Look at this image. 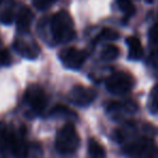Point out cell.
I'll list each match as a JSON object with an SVG mask.
<instances>
[{
	"label": "cell",
	"instance_id": "8992f818",
	"mask_svg": "<svg viewBox=\"0 0 158 158\" xmlns=\"http://www.w3.org/2000/svg\"><path fill=\"white\" fill-rule=\"evenodd\" d=\"M87 54L85 51L73 48V47L66 48L60 52V60L62 64L68 69H79L85 64Z\"/></svg>",
	"mask_w": 158,
	"mask_h": 158
},
{
	"label": "cell",
	"instance_id": "9c48e42d",
	"mask_svg": "<svg viewBox=\"0 0 158 158\" xmlns=\"http://www.w3.org/2000/svg\"><path fill=\"white\" fill-rule=\"evenodd\" d=\"M136 110V104L131 101L113 102L108 105V113L115 117L120 118L127 114H133Z\"/></svg>",
	"mask_w": 158,
	"mask_h": 158
},
{
	"label": "cell",
	"instance_id": "e0dca14e",
	"mask_svg": "<svg viewBox=\"0 0 158 158\" xmlns=\"http://www.w3.org/2000/svg\"><path fill=\"white\" fill-rule=\"evenodd\" d=\"M55 2H56V0H33L35 8L39 11H44V10L49 9Z\"/></svg>",
	"mask_w": 158,
	"mask_h": 158
},
{
	"label": "cell",
	"instance_id": "277c9868",
	"mask_svg": "<svg viewBox=\"0 0 158 158\" xmlns=\"http://www.w3.org/2000/svg\"><path fill=\"white\" fill-rule=\"evenodd\" d=\"M134 79L127 72H116L106 79V89L112 94L125 95L132 90Z\"/></svg>",
	"mask_w": 158,
	"mask_h": 158
},
{
	"label": "cell",
	"instance_id": "ffe728a7",
	"mask_svg": "<svg viewBox=\"0 0 158 158\" xmlns=\"http://www.w3.org/2000/svg\"><path fill=\"white\" fill-rule=\"evenodd\" d=\"M149 38L153 42L158 44V22L153 25V27L149 31Z\"/></svg>",
	"mask_w": 158,
	"mask_h": 158
},
{
	"label": "cell",
	"instance_id": "ba28073f",
	"mask_svg": "<svg viewBox=\"0 0 158 158\" xmlns=\"http://www.w3.org/2000/svg\"><path fill=\"white\" fill-rule=\"evenodd\" d=\"M14 49L26 59H36L39 54V47L37 46L34 40L27 39V38L20 36L16 37L14 40Z\"/></svg>",
	"mask_w": 158,
	"mask_h": 158
},
{
	"label": "cell",
	"instance_id": "5b68a950",
	"mask_svg": "<svg viewBox=\"0 0 158 158\" xmlns=\"http://www.w3.org/2000/svg\"><path fill=\"white\" fill-rule=\"evenodd\" d=\"M25 102L36 114H41L47 105V95L41 87L33 85L27 88L25 92Z\"/></svg>",
	"mask_w": 158,
	"mask_h": 158
},
{
	"label": "cell",
	"instance_id": "5bb4252c",
	"mask_svg": "<svg viewBox=\"0 0 158 158\" xmlns=\"http://www.w3.org/2000/svg\"><path fill=\"white\" fill-rule=\"evenodd\" d=\"M118 38V33L112 28H105L98 35V40L104 42L115 41Z\"/></svg>",
	"mask_w": 158,
	"mask_h": 158
},
{
	"label": "cell",
	"instance_id": "9a60e30c",
	"mask_svg": "<svg viewBox=\"0 0 158 158\" xmlns=\"http://www.w3.org/2000/svg\"><path fill=\"white\" fill-rule=\"evenodd\" d=\"M149 110L154 114L158 113V85H156L149 93Z\"/></svg>",
	"mask_w": 158,
	"mask_h": 158
},
{
	"label": "cell",
	"instance_id": "4fadbf2b",
	"mask_svg": "<svg viewBox=\"0 0 158 158\" xmlns=\"http://www.w3.org/2000/svg\"><path fill=\"white\" fill-rule=\"evenodd\" d=\"M119 55V49L114 44H107L106 47H104V49L101 52V57L103 61L110 62L113 60L117 59Z\"/></svg>",
	"mask_w": 158,
	"mask_h": 158
},
{
	"label": "cell",
	"instance_id": "8fae6325",
	"mask_svg": "<svg viewBox=\"0 0 158 158\" xmlns=\"http://www.w3.org/2000/svg\"><path fill=\"white\" fill-rule=\"evenodd\" d=\"M127 44H128V51H129V59L132 61H139L143 56V47L141 44L140 39L134 36L127 38Z\"/></svg>",
	"mask_w": 158,
	"mask_h": 158
},
{
	"label": "cell",
	"instance_id": "7a4b0ae2",
	"mask_svg": "<svg viewBox=\"0 0 158 158\" xmlns=\"http://www.w3.org/2000/svg\"><path fill=\"white\" fill-rule=\"evenodd\" d=\"M123 152L130 158H158V145L149 136H140L128 142Z\"/></svg>",
	"mask_w": 158,
	"mask_h": 158
},
{
	"label": "cell",
	"instance_id": "30bf717a",
	"mask_svg": "<svg viewBox=\"0 0 158 158\" xmlns=\"http://www.w3.org/2000/svg\"><path fill=\"white\" fill-rule=\"evenodd\" d=\"M34 14L31 10L27 7H22L16 15V26L21 34H27L31 25Z\"/></svg>",
	"mask_w": 158,
	"mask_h": 158
},
{
	"label": "cell",
	"instance_id": "d6986e66",
	"mask_svg": "<svg viewBox=\"0 0 158 158\" xmlns=\"http://www.w3.org/2000/svg\"><path fill=\"white\" fill-rule=\"evenodd\" d=\"M13 19H14L13 12H12L10 9L5 10V11L1 13V15H0V21H1L3 24H11Z\"/></svg>",
	"mask_w": 158,
	"mask_h": 158
},
{
	"label": "cell",
	"instance_id": "ac0fdd59",
	"mask_svg": "<svg viewBox=\"0 0 158 158\" xmlns=\"http://www.w3.org/2000/svg\"><path fill=\"white\" fill-rule=\"evenodd\" d=\"M10 62H11V55L0 41V66L9 65Z\"/></svg>",
	"mask_w": 158,
	"mask_h": 158
},
{
	"label": "cell",
	"instance_id": "3957f363",
	"mask_svg": "<svg viewBox=\"0 0 158 158\" xmlns=\"http://www.w3.org/2000/svg\"><path fill=\"white\" fill-rule=\"evenodd\" d=\"M80 139L73 123H66L57 131L55 138V147L61 155H73L78 149Z\"/></svg>",
	"mask_w": 158,
	"mask_h": 158
},
{
	"label": "cell",
	"instance_id": "2e32d148",
	"mask_svg": "<svg viewBox=\"0 0 158 158\" xmlns=\"http://www.w3.org/2000/svg\"><path fill=\"white\" fill-rule=\"evenodd\" d=\"M116 1L118 8L125 13V15L130 16L134 13V6L132 5L131 0H116Z\"/></svg>",
	"mask_w": 158,
	"mask_h": 158
},
{
	"label": "cell",
	"instance_id": "7c38bea8",
	"mask_svg": "<svg viewBox=\"0 0 158 158\" xmlns=\"http://www.w3.org/2000/svg\"><path fill=\"white\" fill-rule=\"evenodd\" d=\"M88 153L91 158H105L106 153L104 147L94 139H90L88 142Z\"/></svg>",
	"mask_w": 158,
	"mask_h": 158
},
{
	"label": "cell",
	"instance_id": "6da1fadb",
	"mask_svg": "<svg viewBox=\"0 0 158 158\" xmlns=\"http://www.w3.org/2000/svg\"><path fill=\"white\" fill-rule=\"evenodd\" d=\"M49 31L53 44H67L76 36L72 16L66 11H59L49 20Z\"/></svg>",
	"mask_w": 158,
	"mask_h": 158
},
{
	"label": "cell",
	"instance_id": "52a82bcc",
	"mask_svg": "<svg viewBox=\"0 0 158 158\" xmlns=\"http://www.w3.org/2000/svg\"><path fill=\"white\" fill-rule=\"evenodd\" d=\"M97 98V92L94 89L88 88L85 86H75L72 88L68 94V99L73 104L77 106H88L92 103Z\"/></svg>",
	"mask_w": 158,
	"mask_h": 158
}]
</instances>
